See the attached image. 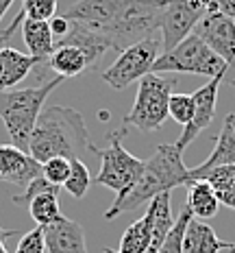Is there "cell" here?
Masks as SVG:
<instances>
[{"label":"cell","instance_id":"cell-1","mask_svg":"<svg viewBox=\"0 0 235 253\" xmlns=\"http://www.w3.org/2000/svg\"><path fill=\"white\" fill-rule=\"evenodd\" d=\"M85 153L96 155V146L90 140L81 112L61 105L41 109L29 140V155L33 160H37L39 164L52 157L81 160Z\"/></svg>","mask_w":235,"mask_h":253},{"label":"cell","instance_id":"cell-2","mask_svg":"<svg viewBox=\"0 0 235 253\" xmlns=\"http://www.w3.org/2000/svg\"><path fill=\"white\" fill-rule=\"evenodd\" d=\"M174 144H159L150 160H146L139 181L122 197H116L111 208L104 212V218L113 220L120 214H127L139 205L148 203L161 192H172L174 188L190 183V168L183 164V157Z\"/></svg>","mask_w":235,"mask_h":253},{"label":"cell","instance_id":"cell-3","mask_svg":"<svg viewBox=\"0 0 235 253\" xmlns=\"http://www.w3.org/2000/svg\"><path fill=\"white\" fill-rule=\"evenodd\" d=\"M61 81H64V77H55L37 87L0 89V120L7 126L13 146L29 153V140L33 133V126L44 109L46 98L50 96L52 89L61 85Z\"/></svg>","mask_w":235,"mask_h":253},{"label":"cell","instance_id":"cell-4","mask_svg":"<svg viewBox=\"0 0 235 253\" xmlns=\"http://www.w3.org/2000/svg\"><path fill=\"white\" fill-rule=\"evenodd\" d=\"M168 0H118V11L109 29L111 48L122 52L146 38L161 35V13Z\"/></svg>","mask_w":235,"mask_h":253},{"label":"cell","instance_id":"cell-5","mask_svg":"<svg viewBox=\"0 0 235 253\" xmlns=\"http://www.w3.org/2000/svg\"><path fill=\"white\" fill-rule=\"evenodd\" d=\"M153 72H190L201 77H222L227 72V63L216 55L198 35H187L181 44H176L172 50L161 52L153 63Z\"/></svg>","mask_w":235,"mask_h":253},{"label":"cell","instance_id":"cell-6","mask_svg":"<svg viewBox=\"0 0 235 253\" xmlns=\"http://www.w3.org/2000/svg\"><path fill=\"white\" fill-rule=\"evenodd\" d=\"M124 133H127V126H122L120 131H111L107 135L109 138L107 149H96V155L101 157V172L96 177V183L113 190L118 197L127 194L139 181L144 166H146L144 160L131 155L124 149V144H122Z\"/></svg>","mask_w":235,"mask_h":253},{"label":"cell","instance_id":"cell-7","mask_svg":"<svg viewBox=\"0 0 235 253\" xmlns=\"http://www.w3.org/2000/svg\"><path fill=\"white\" fill-rule=\"evenodd\" d=\"M174 81L157 77L155 72L139 79L137 94H135L133 109L124 116V126L133 125L139 131H159L168 118V103L172 96Z\"/></svg>","mask_w":235,"mask_h":253},{"label":"cell","instance_id":"cell-8","mask_svg":"<svg viewBox=\"0 0 235 253\" xmlns=\"http://www.w3.org/2000/svg\"><path fill=\"white\" fill-rule=\"evenodd\" d=\"M159 55H161V35L146 38L120 52L118 59L102 72V79L113 89H122L131 85V83L139 81L142 77L150 75L153 63L157 61Z\"/></svg>","mask_w":235,"mask_h":253},{"label":"cell","instance_id":"cell-9","mask_svg":"<svg viewBox=\"0 0 235 253\" xmlns=\"http://www.w3.org/2000/svg\"><path fill=\"white\" fill-rule=\"evenodd\" d=\"M209 13L207 0H168L161 13V48L164 52L181 44L187 35L194 33L196 24Z\"/></svg>","mask_w":235,"mask_h":253},{"label":"cell","instance_id":"cell-10","mask_svg":"<svg viewBox=\"0 0 235 253\" xmlns=\"http://www.w3.org/2000/svg\"><path fill=\"white\" fill-rule=\"evenodd\" d=\"M194 35H198L205 44L227 63L224 83L235 85V20L218 11H209L196 24Z\"/></svg>","mask_w":235,"mask_h":253},{"label":"cell","instance_id":"cell-11","mask_svg":"<svg viewBox=\"0 0 235 253\" xmlns=\"http://www.w3.org/2000/svg\"><path fill=\"white\" fill-rule=\"evenodd\" d=\"M220 83H222V77H213V79H209L207 85H202L201 89H196V92L192 94V96H194V118H192L190 125L183 126L179 140L174 142V146L179 151H185V146L192 144V142L201 135V131H205L209 123L213 120Z\"/></svg>","mask_w":235,"mask_h":253},{"label":"cell","instance_id":"cell-12","mask_svg":"<svg viewBox=\"0 0 235 253\" xmlns=\"http://www.w3.org/2000/svg\"><path fill=\"white\" fill-rule=\"evenodd\" d=\"M118 11V0H76L67 7L64 18L78 22L107 38ZM109 40V38H107Z\"/></svg>","mask_w":235,"mask_h":253},{"label":"cell","instance_id":"cell-13","mask_svg":"<svg viewBox=\"0 0 235 253\" xmlns=\"http://www.w3.org/2000/svg\"><path fill=\"white\" fill-rule=\"evenodd\" d=\"M41 175V164L13 144H0V181L26 188Z\"/></svg>","mask_w":235,"mask_h":253},{"label":"cell","instance_id":"cell-14","mask_svg":"<svg viewBox=\"0 0 235 253\" xmlns=\"http://www.w3.org/2000/svg\"><path fill=\"white\" fill-rule=\"evenodd\" d=\"M41 229H44L46 253H87L83 227L74 220L61 216L59 220Z\"/></svg>","mask_w":235,"mask_h":253},{"label":"cell","instance_id":"cell-15","mask_svg":"<svg viewBox=\"0 0 235 253\" xmlns=\"http://www.w3.org/2000/svg\"><path fill=\"white\" fill-rule=\"evenodd\" d=\"M37 63H41V59H37V57L2 46L0 48V89H13L18 83H22L29 77V72Z\"/></svg>","mask_w":235,"mask_h":253},{"label":"cell","instance_id":"cell-16","mask_svg":"<svg viewBox=\"0 0 235 253\" xmlns=\"http://www.w3.org/2000/svg\"><path fill=\"white\" fill-rule=\"evenodd\" d=\"M224 164H235V125H233V116L231 114L224 118L222 131H220V135L216 138V146H213L211 155H209L201 166L190 168V181L202 177L207 170H211V168L224 166Z\"/></svg>","mask_w":235,"mask_h":253},{"label":"cell","instance_id":"cell-17","mask_svg":"<svg viewBox=\"0 0 235 253\" xmlns=\"http://www.w3.org/2000/svg\"><path fill=\"white\" fill-rule=\"evenodd\" d=\"M64 44H70V46H78L87 57H90L92 66H96V61L111 48V42H109L104 35L96 33V31L87 29V26L78 24V22H72L70 20V26H67L66 35L59 38L55 42V46H64Z\"/></svg>","mask_w":235,"mask_h":253},{"label":"cell","instance_id":"cell-18","mask_svg":"<svg viewBox=\"0 0 235 253\" xmlns=\"http://www.w3.org/2000/svg\"><path fill=\"white\" fill-rule=\"evenodd\" d=\"M187 210L192 212V216L198 220L213 218L218 214L220 208V199L218 192L207 179H194V181L187 183Z\"/></svg>","mask_w":235,"mask_h":253},{"label":"cell","instance_id":"cell-19","mask_svg":"<svg viewBox=\"0 0 235 253\" xmlns=\"http://www.w3.org/2000/svg\"><path fill=\"white\" fill-rule=\"evenodd\" d=\"M231 242H224L216 236L213 227L198 218H192L185 229L183 238V253H220L222 249H229Z\"/></svg>","mask_w":235,"mask_h":253},{"label":"cell","instance_id":"cell-20","mask_svg":"<svg viewBox=\"0 0 235 253\" xmlns=\"http://www.w3.org/2000/svg\"><path fill=\"white\" fill-rule=\"evenodd\" d=\"M48 68L57 72V77L70 79L83 75L87 68H92V61L78 46L64 44V46H55L52 55L48 57Z\"/></svg>","mask_w":235,"mask_h":253},{"label":"cell","instance_id":"cell-21","mask_svg":"<svg viewBox=\"0 0 235 253\" xmlns=\"http://www.w3.org/2000/svg\"><path fill=\"white\" fill-rule=\"evenodd\" d=\"M22 35L26 42L29 55L37 57V59L46 61L55 50V38L48 22H35V20H26L22 22Z\"/></svg>","mask_w":235,"mask_h":253},{"label":"cell","instance_id":"cell-22","mask_svg":"<svg viewBox=\"0 0 235 253\" xmlns=\"http://www.w3.org/2000/svg\"><path fill=\"white\" fill-rule=\"evenodd\" d=\"M150 220H153V251L157 253L159 245L164 242L166 234L172 229L174 218H172V208H170V192H161L150 199L148 212Z\"/></svg>","mask_w":235,"mask_h":253},{"label":"cell","instance_id":"cell-23","mask_svg":"<svg viewBox=\"0 0 235 253\" xmlns=\"http://www.w3.org/2000/svg\"><path fill=\"white\" fill-rule=\"evenodd\" d=\"M153 251V220L148 214H144L139 220L129 225L120 240L118 253H148Z\"/></svg>","mask_w":235,"mask_h":253},{"label":"cell","instance_id":"cell-24","mask_svg":"<svg viewBox=\"0 0 235 253\" xmlns=\"http://www.w3.org/2000/svg\"><path fill=\"white\" fill-rule=\"evenodd\" d=\"M29 214L39 227H46V225L59 220L64 216L59 208V190H48V192L33 197L29 201Z\"/></svg>","mask_w":235,"mask_h":253},{"label":"cell","instance_id":"cell-25","mask_svg":"<svg viewBox=\"0 0 235 253\" xmlns=\"http://www.w3.org/2000/svg\"><path fill=\"white\" fill-rule=\"evenodd\" d=\"M192 218H194V216H192V212L187 210V205H183L179 218L174 220L172 229L166 234V238L159 245L157 253H183V238H185V229H187V225H190Z\"/></svg>","mask_w":235,"mask_h":253},{"label":"cell","instance_id":"cell-26","mask_svg":"<svg viewBox=\"0 0 235 253\" xmlns=\"http://www.w3.org/2000/svg\"><path fill=\"white\" fill-rule=\"evenodd\" d=\"M92 186V175L87 170L85 162L81 160H72V166H70V177L66 179L64 188L72 194L74 199H83L87 194V190Z\"/></svg>","mask_w":235,"mask_h":253},{"label":"cell","instance_id":"cell-27","mask_svg":"<svg viewBox=\"0 0 235 253\" xmlns=\"http://www.w3.org/2000/svg\"><path fill=\"white\" fill-rule=\"evenodd\" d=\"M168 116L181 126L190 125L194 118V96L192 94H172L168 103Z\"/></svg>","mask_w":235,"mask_h":253},{"label":"cell","instance_id":"cell-28","mask_svg":"<svg viewBox=\"0 0 235 253\" xmlns=\"http://www.w3.org/2000/svg\"><path fill=\"white\" fill-rule=\"evenodd\" d=\"M22 13L26 20L35 22H50L57 15V0H24Z\"/></svg>","mask_w":235,"mask_h":253},{"label":"cell","instance_id":"cell-29","mask_svg":"<svg viewBox=\"0 0 235 253\" xmlns=\"http://www.w3.org/2000/svg\"><path fill=\"white\" fill-rule=\"evenodd\" d=\"M70 166H72V160L52 157V160H46L44 164H41V177L48 179L52 186L61 188L66 183V179L70 177Z\"/></svg>","mask_w":235,"mask_h":253},{"label":"cell","instance_id":"cell-30","mask_svg":"<svg viewBox=\"0 0 235 253\" xmlns=\"http://www.w3.org/2000/svg\"><path fill=\"white\" fill-rule=\"evenodd\" d=\"M198 179H207L218 192H227V190H235V164H224L216 166L211 170H207L202 177Z\"/></svg>","mask_w":235,"mask_h":253},{"label":"cell","instance_id":"cell-31","mask_svg":"<svg viewBox=\"0 0 235 253\" xmlns=\"http://www.w3.org/2000/svg\"><path fill=\"white\" fill-rule=\"evenodd\" d=\"M15 253H46V240H44V229L35 227L29 234H24L18 242V251Z\"/></svg>","mask_w":235,"mask_h":253},{"label":"cell","instance_id":"cell-32","mask_svg":"<svg viewBox=\"0 0 235 253\" xmlns=\"http://www.w3.org/2000/svg\"><path fill=\"white\" fill-rule=\"evenodd\" d=\"M209 11H218L227 18L235 20V0H207Z\"/></svg>","mask_w":235,"mask_h":253},{"label":"cell","instance_id":"cell-33","mask_svg":"<svg viewBox=\"0 0 235 253\" xmlns=\"http://www.w3.org/2000/svg\"><path fill=\"white\" fill-rule=\"evenodd\" d=\"M22 22H24V13H22V11H20L18 15H15V20H13V22H11V24H9V26H7V31H4V33H2V35H0V48H2V46H4V42H7L9 38H11V35L15 33V29H18V26H20V24H22Z\"/></svg>","mask_w":235,"mask_h":253},{"label":"cell","instance_id":"cell-34","mask_svg":"<svg viewBox=\"0 0 235 253\" xmlns=\"http://www.w3.org/2000/svg\"><path fill=\"white\" fill-rule=\"evenodd\" d=\"M218 192V190H216ZM218 199H220L222 205L227 208H233L235 210V190H227V192H218Z\"/></svg>","mask_w":235,"mask_h":253},{"label":"cell","instance_id":"cell-35","mask_svg":"<svg viewBox=\"0 0 235 253\" xmlns=\"http://www.w3.org/2000/svg\"><path fill=\"white\" fill-rule=\"evenodd\" d=\"M13 4V0H0V20L4 18V13L9 11V7Z\"/></svg>","mask_w":235,"mask_h":253},{"label":"cell","instance_id":"cell-36","mask_svg":"<svg viewBox=\"0 0 235 253\" xmlns=\"http://www.w3.org/2000/svg\"><path fill=\"white\" fill-rule=\"evenodd\" d=\"M18 234L15 229H2L0 227V240H7V238H13V236Z\"/></svg>","mask_w":235,"mask_h":253},{"label":"cell","instance_id":"cell-37","mask_svg":"<svg viewBox=\"0 0 235 253\" xmlns=\"http://www.w3.org/2000/svg\"><path fill=\"white\" fill-rule=\"evenodd\" d=\"M0 253H7V247H4V240H0Z\"/></svg>","mask_w":235,"mask_h":253},{"label":"cell","instance_id":"cell-38","mask_svg":"<svg viewBox=\"0 0 235 253\" xmlns=\"http://www.w3.org/2000/svg\"><path fill=\"white\" fill-rule=\"evenodd\" d=\"M229 251H231V253H235V242H233L231 247H229Z\"/></svg>","mask_w":235,"mask_h":253},{"label":"cell","instance_id":"cell-39","mask_svg":"<svg viewBox=\"0 0 235 253\" xmlns=\"http://www.w3.org/2000/svg\"><path fill=\"white\" fill-rule=\"evenodd\" d=\"M102 253H116V251H113V249H104Z\"/></svg>","mask_w":235,"mask_h":253},{"label":"cell","instance_id":"cell-40","mask_svg":"<svg viewBox=\"0 0 235 253\" xmlns=\"http://www.w3.org/2000/svg\"><path fill=\"white\" fill-rule=\"evenodd\" d=\"M231 116H233V125H235V114H231Z\"/></svg>","mask_w":235,"mask_h":253},{"label":"cell","instance_id":"cell-41","mask_svg":"<svg viewBox=\"0 0 235 253\" xmlns=\"http://www.w3.org/2000/svg\"><path fill=\"white\" fill-rule=\"evenodd\" d=\"M116 253H118V251H116ZM148 253H155V251H148Z\"/></svg>","mask_w":235,"mask_h":253}]
</instances>
